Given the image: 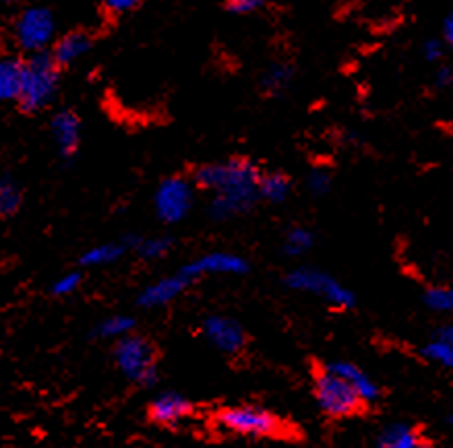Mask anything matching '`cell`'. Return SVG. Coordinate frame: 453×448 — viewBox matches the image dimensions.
<instances>
[{
  "label": "cell",
  "mask_w": 453,
  "mask_h": 448,
  "mask_svg": "<svg viewBox=\"0 0 453 448\" xmlns=\"http://www.w3.org/2000/svg\"><path fill=\"white\" fill-rule=\"evenodd\" d=\"M422 355H425L426 360L434 361V364L445 366L449 368V370H453V347L447 345L443 341L433 339L431 343H426V345L422 347Z\"/></svg>",
  "instance_id": "484cf974"
},
{
  "label": "cell",
  "mask_w": 453,
  "mask_h": 448,
  "mask_svg": "<svg viewBox=\"0 0 453 448\" xmlns=\"http://www.w3.org/2000/svg\"><path fill=\"white\" fill-rule=\"evenodd\" d=\"M315 244V236L313 232L307 228H300V225H294L286 232L284 236V244H281V250H284L286 256L290 259H298V256H304L313 248Z\"/></svg>",
  "instance_id": "603a6c76"
},
{
  "label": "cell",
  "mask_w": 453,
  "mask_h": 448,
  "mask_svg": "<svg viewBox=\"0 0 453 448\" xmlns=\"http://www.w3.org/2000/svg\"><path fill=\"white\" fill-rule=\"evenodd\" d=\"M447 426H449V428L453 429V415H449V417H447Z\"/></svg>",
  "instance_id": "e575fe53"
},
{
  "label": "cell",
  "mask_w": 453,
  "mask_h": 448,
  "mask_svg": "<svg viewBox=\"0 0 453 448\" xmlns=\"http://www.w3.org/2000/svg\"><path fill=\"white\" fill-rule=\"evenodd\" d=\"M127 247L128 250H134L143 261H157L164 259L173 248V240L166 236H154V238H137V236H128L127 238Z\"/></svg>",
  "instance_id": "d6986e66"
},
{
  "label": "cell",
  "mask_w": 453,
  "mask_h": 448,
  "mask_svg": "<svg viewBox=\"0 0 453 448\" xmlns=\"http://www.w3.org/2000/svg\"><path fill=\"white\" fill-rule=\"evenodd\" d=\"M191 284H193V281L188 279L182 271L174 273V275H168V277H162V279L154 281V284L147 285L145 290L139 293L137 304L145 310L164 308V306L173 304L176 298H180Z\"/></svg>",
  "instance_id": "8fae6325"
},
{
  "label": "cell",
  "mask_w": 453,
  "mask_h": 448,
  "mask_svg": "<svg viewBox=\"0 0 453 448\" xmlns=\"http://www.w3.org/2000/svg\"><path fill=\"white\" fill-rule=\"evenodd\" d=\"M203 337L211 343L218 352L234 355L241 353L244 343H247V333L242 324L230 316H210L203 321Z\"/></svg>",
  "instance_id": "9c48e42d"
},
{
  "label": "cell",
  "mask_w": 453,
  "mask_h": 448,
  "mask_svg": "<svg viewBox=\"0 0 453 448\" xmlns=\"http://www.w3.org/2000/svg\"><path fill=\"white\" fill-rule=\"evenodd\" d=\"M377 448H433L418 429L403 421H394L381 428Z\"/></svg>",
  "instance_id": "9a60e30c"
},
{
  "label": "cell",
  "mask_w": 453,
  "mask_h": 448,
  "mask_svg": "<svg viewBox=\"0 0 453 448\" xmlns=\"http://www.w3.org/2000/svg\"><path fill=\"white\" fill-rule=\"evenodd\" d=\"M434 83L439 87H449V85H453V66H441L437 75H434Z\"/></svg>",
  "instance_id": "1f68e13d"
},
{
  "label": "cell",
  "mask_w": 453,
  "mask_h": 448,
  "mask_svg": "<svg viewBox=\"0 0 453 448\" xmlns=\"http://www.w3.org/2000/svg\"><path fill=\"white\" fill-rule=\"evenodd\" d=\"M326 368H327V370L338 374V376L344 378L346 383L358 392L360 399L365 401V405L377 403L379 397H381V389H379V384L369 376V374L363 370V368L354 364V361L334 360V361H327Z\"/></svg>",
  "instance_id": "4fadbf2b"
},
{
  "label": "cell",
  "mask_w": 453,
  "mask_h": 448,
  "mask_svg": "<svg viewBox=\"0 0 453 448\" xmlns=\"http://www.w3.org/2000/svg\"><path fill=\"white\" fill-rule=\"evenodd\" d=\"M195 201L193 182L187 178H166L156 190L154 209L164 224H179L188 215Z\"/></svg>",
  "instance_id": "ba28073f"
},
{
  "label": "cell",
  "mask_w": 453,
  "mask_h": 448,
  "mask_svg": "<svg viewBox=\"0 0 453 448\" xmlns=\"http://www.w3.org/2000/svg\"><path fill=\"white\" fill-rule=\"evenodd\" d=\"M91 46H94V42H91L88 34L71 32L57 42V46H54L52 50V58L57 60V65L63 69V66H69L73 63H77L79 58H83L85 54L91 50Z\"/></svg>",
  "instance_id": "2e32d148"
},
{
  "label": "cell",
  "mask_w": 453,
  "mask_h": 448,
  "mask_svg": "<svg viewBox=\"0 0 453 448\" xmlns=\"http://www.w3.org/2000/svg\"><path fill=\"white\" fill-rule=\"evenodd\" d=\"M134 330V318L133 316H125V315H114L104 318L96 324L94 329V337L97 339H114L119 341L122 337L133 335Z\"/></svg>",
  "instance_id": "44dd1931"
},
{
  "label": "cell",
  "mask_w": 453,
  "mask_h": 448,
  "mask_svg": "<svg viewBox=\"0 0 453 448\" xmlns=\"http://www.w3.org/2000/svg\"><path fill=\"white\" fill-rule=\"evenodd\" d=\"M193 407L185 395L176 391H164L150 403V420L164 428H174L191 417Z\"/></svg>",
  "instance_id": "7c38bea8"
},
{
  "label": "cell",
  "mask_w": 453,
  "mask_h": 448,
  "mask_svg": "<svg viewBox=\"0 0 453 448\" xmlns=\"http://www.w3.org/2000/svg\"><path fill=\"white\" fill-rule=\"evenodd\" d=\"M54 143L63 157H73L79 149L81 140V120L73 110H60L50 122Z\"/></svg>",
  "instance_id": "5bb4252c"
},
{
  "label": "cell",
  "mask_w": 453,
  "mask_h": 448,
  "mask_svg": "<svg viewBox=\"0 0 453 448\" xmlns=\"http://www.w3.org/2000/svg\"><path fill=\"white\" fill-rule=\"evenodd\" d=\"M434 339L447 343V345L453 347V324H445V327L437 329V333H434Z\"/></svg>",
  "instance_id": "836d02e7"
},
{
  "label": "cell",
  "mask_w": 453,
  "mask_h": 448,
  "mask_svg": "<svg viewBox=\"0 0 453 448\" xmlns=\"http://www.w3.org/2000/svg\"><path fill=\"white\" fill-rule=\"evenodd\" d=\"M265 0H226V7L234 15H249L263 7Z\"/></svg>",
  "instance_id": "f1b7e54d"
},
{
  "label": "cell",
  "mask_w": 453,
  "mask_h": 448,
  "mask_svg": "<svg viewBox=\"0 0 453 448\" xmlns=\"http://www.w3.org/2000/svg\"><path fill=\"white\" fill-rule=\"evenodd\" d=\"M139 4V0H104V9L112 15H122L134 9Z\"/></svg>",
  "instance_id": "4dcf8cb0"
},
{
  "label": "cell",
  "mask_w": 453,
  "mask_h": 448,
  "mask_svg": "<svg viewBox=\"0 0 453 448\" xmlns=\"http://www.w3.org/2000/svg\"><path fill=\"white\" fill-rule=\"evenodd\" d=\"M292 182L290 178L281 171H269V174H261L259 182V196L269 202H284L286 196L290 194Z\"/></svg>",
  "instance_id": "ffe728a7"
},
{
  "label": "cell",
  "mask_w": 453,
  "mask_h": 448,
  "mask_svg": "<svg viewBox=\"0 0 453 448\" xmlns=\"http://www.w3.org/2000/svg\"><path fill=\"white\" fill-rule=\"evenodd\" d=\"M128 253L127 242H104L91 247L81 254L83 267H108L120 261Z\"/></svg>",
  "instance_id": "ac0fdd59"
},
{
  "label": "cell",
  "mask_w": 453,
  "mask_h": 448,
  "mask_svg": "<svg viewBox=\"0 0 453 448\" xmlns=\"http://www.w3.org/2000/svg\"><path fill=\"white\" fill-rule=\"evenodd\" d=\"M443 44L453 50V13L443 21Z\"/></svg>",
  "instance_id": "d6a6232c"
},
{
  "label": "cell",
  "mask_w": 453,
  "mask_h": 448,
  "mask_svg": "<svg viewBox=\"0 0 453 448\" xmlns=\"http://www.w3.org/2000/svg\"><path fill=\"white\" fill-rule=\"evenodd\" d=\"M60 81V66L52 54H34L26 63L19 106L23 112H40L54 100Z\"/></svg>",
  "instance_id": "7a4b0ae2"
},
{
  "label": "cell",
  "mask_w": 453,
  "mask_h": 448,
  "mask_svg": "<svg viewBox=\"0 0 453 448\" xmlns=\"http://www.w3.org/2000/svg\"><path fill=\"white\" fill-rule=\"evenodd\" d=\"M313 395L317 407L329 417H348L357 414L365 405L358 392L344 378L332 370H327L326 366H323V370L315 374Z\"/></svg>",
  "instance_id": "8992f818"
},
{
  "label": "cell",
  "mask_w": 453,
  "mask_h": 448,
  "mask_svg": "<svg viewBox=\"0 0 453 448\" xmlns=\"http://www.w3.org/2000/svg\"><path fill=\"white\" fill-rule=\"evenodd\" d=\"M259 182V168L242 157L207 163L195 171V184L211 190L210 215L216 221H226L250 211L261 199Z\"/></svg>",
  "instance_id": "6da1fadb"
},
{
  "label": "cell",
  "mask_w": 453,
  "mask_h": 448,
  "mask_svg": "<svg viewBox=\"0 0 453 448\" xmlns=\"http://www.w3.org/2000/svg\"><path fill=\"white\" fill-rule=\"evenodd\" d=\"M180 271L191 281L203 275H244L249 271V261L234 253H207L187 262Z\"/></svg>",
  "instance_id": "30bf717a"
},
{
  "label": "cell",
  "mask_w": 453,
  "mask_h": 448,
  "mask_svg": "<svg viewBox=\"0 0 453 448\" xmlns=\"http://www.w3.org/2000/svg\"><path fill=\"white\" fill-rule=\"evenodd\" d=\"M23 201L21 188L13 178L3 174L0 176V217H11L19 211Z\"/></svg>",
  "instance_id": "cb8c5ba5"
},
{
  "label": "cell",
  "mask_w": 453,
  "mask_h": 448,
  "mask_svg": "<svg viewBox=\"0 0 453 448\" xmlns=\"http://www.w3.org/2000/svg\"><path fill=\"white\" fill-rule=\"evenodd\" d=\"M114 361L131 383L151 386L157 380L156 347L141 335H127L114 343Z\"/></svg>",
  "instance_id": "5b68a950"
},
{
  "label": "cell",
  "mask_w": 453,
  "mask_h": 448,
  "mask_svg": "<svg viewBox=\"0 0 453 448\" xmlns=\"http://www.w3.org/2000/svg\"><path fill=\"white\" fill-rule=\"evenodd\" d=\"M443 40H426L425 44H422L420 52H422V58L426 60V63H439L441 58H443Z\"/></svg>",
  "instance_id": "f546056e"
},
{
  "label": "cell",
  "mask_w": 453,
  "mask_h": 448,
  "mask_svg": "<svg viewBox=\"0 0 453 448\" xmlns=\"http://www.w3.org/2000/svg\"><path fill=\"white\" fill-rule=\"evenodd\" d=\"M425 304L433 312L453 315V287H431L425 292Z\"/></svg>",
  "instance_id": "d4e9b609"
},
{
  "label": "cell",
  "mask_w": 453,
  "mask_h": 448,
  "mask_svg": "<svg viewBox=\"0 0 453 448\" xmlns=\"http://www.w3.org/2000/svg\"><path fill=\"white\" fill-rule=\"evenodd\" d=\"M26 63L17 58H0V102L19 100Z\"/></svg>",
  "instance_id": "e0dca14e"
},
{
  "label": "cell",
  "mask_w": 453,
  "mask_h": 448,
  "mask_svg": "<svg viewBox=\"0 0 453 448\" xmlns=\"http://www.w3.org/2000/svg\"><path fill=\"white\" fill-rule=\"evenodd\" d=\"M57 21L44 7H29L15 21V42L23 52L42 54L52 44Z\"/></svg>",
  "instance_id": "52a82bcc"
},
{
  "label": "cell",
  "mask_w": 453,
  "mask_h": 448,
  "mask_svg": "<svg viewBox=\"0 0 453 448\" xmlns=\"http://www.w3.org/2000/svg\"><path fill=\"white\" fill-rule=\"evenodd\" d=\"M81 281H83L81 273H79V271H69V273L60 275V277L54 281L52 287H50V292L54 293V296H58V298L73 296V293H75L79 287H81Z\"/></svg>",
  "instance_id": "4316f807"
},
{
  "label": "cell",
  "mask_w": 453,
  "mask_h": 448,
  "mask_svg": "<svg viewBox=\"0 0 453 448\" xmlns=\"http://www.w3.org/2000/svg\"><path fill=\"white\" fill-rule=\"evenodd\" d=\"M307 188L313 193L315 196L327 194L329 188H332V174L323 168H315L309 171L307 176Z\"/></svg>",
  "instance_id": "83f0119b"
},
{
  "label": "cell",
  "mask_w": 453,
  "mask_h": 448,
  "mask_svg": "<svg viewBox=\"0 0 453 448\" xmlns=\"http://www.w3.org/2000/svg\"><path fill=\"white\" fill-rule=\"evenodd\" d=\"M286 285L294 292H303V293H311V296L321 298L323 302L332 306V308H340V310H348L354 308L357 304V296H354L352 290L329 275L321 269L315 267H298L292 269L290 273L286 275Z\"/></svg>",
  "instance_id": "277c9868"
},
{
  "label": "cell",
  "mask_w": 453,
  "mask_h": 448,
  "mask_svg": "<svg viewBox=\"0 0 453 448\" xmlns=\"http://www.w3.org/2000/svg\"><path fill=\"white\" fill-rule=\"evenodd\" d=\"M216 426L226 434L244 438H275L284 434V423L273 411L259 405H232L216 415Z\"/></svg>",
  "instance_id": "3957f363"
},
{
  "label": "cell",
  "mask_w": 453,
  "mask_h": 448,
  "mask_svg": "<svg viewBox=\"0 0 453 448\" xmlns=\"http://www.w3.org/2000/svg\"><path fill=\"white\" fill-rule=\"evenodd\" d=\"M294 77V69L286 63H273L272 66H267L265 72L261 77V85L267 94L272 95H280L290 87Z\"/></svg>",
  "instance_id": "7402d4cb"
}]
</instances>
